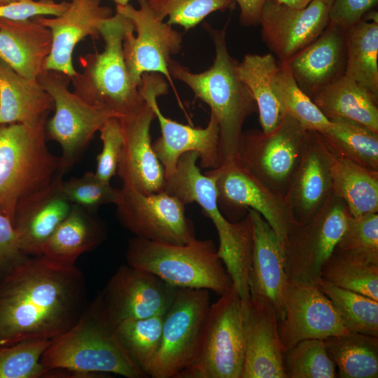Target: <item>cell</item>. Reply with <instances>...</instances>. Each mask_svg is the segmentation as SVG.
<instances>
[{"mask_svg":"<svg viewBox=\"0 0 378 378\" xmlns=\"http://www.w3.org/2000/svg\"><path fill=\"white\" fill-rule=\"evenodd\" d=\"M48 117L33 124H0V214L13 224L22 200L48 186L61 169L48 149Z\"/></svg>","mask_w":378,"mask_h":378,"instance_id":"obj_5","label":"cell"},{"mask_svg":"<svg viewBox=\"0 0 378 378\" xmlns=\"http://www.w3.org/2000/svg\"><path fill=\"white\" fill-rule=\"evenodd\" d=\"M284 307V317L279 320L284 353L304 340H324L350 332L332 302L317 285L288 283Z\"/></svg>","mask_w":378,"mask_h":378,"instance_id":"obj_19","label":"cell"},{"mask_svg":"<svg viewBox=\"0 0 378 378\" xmlns=\"http://www.w3.org/2000/svg\"><path fill=\"white\" fill-rule=\"evenodd\" d=\"M139 90L153 107L160 125L161 136L153 144V148L163 167L165 180L175 172L179 158L188 152L198 154L203 168L211 169L220 165V130L213 115L210 114L204 128L183 125L164 116L157 101L159 96L167 93V83L160 74H144Z\"/></svg>","mask_w":378,"mask_h":378,"instance_id":"obj_14","label":"cell"},{"mask_svg":"<svg viewBox=\"0 0 378 378\" xmlns=\"http://www.w3.org/2000/svg\"><path fill=\"white\" fill-rule=\"evenodd\" d=\"M277 95L285 114L305 129L324 132L331 122L298 85L286 62H280L276 76Z\"/></svg>","mask_w":378,"mask_h":378,"instance_id":"obj_38","label":"cell"},{"mask_svg":"<svg viewBox=\"0 0 378 378\" xmlns=\"http://www.w3.org/2000/svg\"><path fill=\"white\" fill-rule=\"evenodd\" d=\"M164 316L127 320L113 328L128 357L147 376L160 346Z\"/></svg>","mask_w":378,"mask_h":378,"instance_id":"obj_36","label":"cell"},{"mask_svg":"<svg viewBox=\"0 0 378 378\" xmlns=\"http://www.w3.org/2000/svg\"><path fill=\"white\" fill-rule=\"evenodd\" d=\"M331 193L327 144L320 132L308 130L298 167L285 196L297 223L312 218Z\"/></svg>","mask_w":378,"mask_h":378,"instance_id":"obj_23","label":"cell"},{"mask_svg":"<svg viewBox=\"0 0 378 378\" xmlns=\"http://www.w3.org/2000/svg\"><path fill=\"white\" fill-rule=\"evenodd\" d=\"M351 216L344 202L331 193L308 221L297 223L283 241L289 283L316 285Z\"/></svg>","mask_w":378,"mask_h":378,"instance_id":"obj_11","label":"cell"},{"mask_svg":"<svg viewBox=\"0 0 378 378\" xmlns=\"http://www.w3.org/2000/svg\"><path fill=\"white\" fill-rule=\"evenodd\" d=\"M88 304L85 278L76 265L28 257L1 276L0 347L52 340L76 323Z\"/></svg>","mask_w":378,"mask_h":378,"instance_id":"obj_1","label":"cell"},{"mask_svg":"<svg viewBox=\"0 0 378 378\" xmlns=\"http://www.w3.org/2000/svg\"><path fill=\"white\" fill-rule=\"evenodd\" d=\"M215 47L212 66L201 73H192L174 60L169 63L172 78L191 89L196 97L206 103L216 118L220 130L223 160L237 155L243 125L257 112L256 104L246 86L239 78L238 62L228 52L225 27L209 28Z\"/></svg>","mask_w":378,"mask_h":378,"instance_id":"obj_2","label":"cell"},{"mask_svg":"<svg viewBox=\"0 0 378 378\" xmlns=\"http://www.w3.org/2000/svg\"><path fill=\"white\" fill-rule=\"evenodd\" d=\"M316 285L332 302L349 331L378 337V301L322 279Z\"/></svg>","mask_w":378,"mask_h":378,"instance_id":"obj_37","label":"cell"},{"mask_svg":"<svg viewBox=\"0 0 378 378\" xmlns=\"http://www.w3.org/2000/svg\"><path fill=\"white\" fill-rule=\"evenodd\" d=\"M178 289L127 264L118 267L97 296L107 323L114 328L127 320L164 314Z\"/></svg>","mask_w":378,"mask_h":378,"instance_id":"obj_17","label":"cell"},{"mask_svg":"<svg viewBox=\"0 0 378 378\" xmlns=\"http://www.w3.org/2000/svg\"><path fill=\"white\" fill-rule=\"evenodd\" d=\"M61 188L73 204L93 212L102 205L115 204L120 194V188L102 181L92 172H86L80 177L67 181L62 179Z\"/></svg>","mask_w":378,"mask_h":378,"instance_id":"obj_44","label":"cell"},{"mask_svg":"<svg viewBox=\"0 0 378 378\" xmlns=\"http://www.w3.org/2000/svg\"><path fill=\"white\" fill-rule=\"evenodd\" d=\"M209 291L178 288L164 314L160 346L148 377L176 378L193 363L210 307Z\"/></svg>","mask_w":378,"mask_h":378,"instance_id":"obj_13","label":"cell"},{"mask_svg":"<svg viewBox=\"0 0 378 378\" xmlns=\"http://www.w3.org/2000/svg\"><path fill=\"white\" fill-rule=\"evenodd\" d=\"M106 234L105 224L95 212L73 204L43 246L41 255L60 266H75L78 258L100 245Z\"/></svg>","mask_w":378,"mask_h":378,"instance_id":"obj_28","label":"cell"},{"mask_svg":"<svg viewBox=\"0 0 378 378\" xmlns=\"http://www.w3.org/2000/svg\"><path fill=\"white\" fill-rule=\"evenodd\" d=\"M52 340H24L0 347V378L45 377L41 358Z\"/></svg>","mask_w":378,"mask_h":378,"instance_id":"obj_42","label":"cell"},{"mask_svg":"<svg viewBox=\"0 0 378 378\" xmlns=\"http://www.w3.org/2000/svg\"><path fill=\"white\" fill-rule=\"evenodd\" d=\"M345 32L328 23L314 41L284 62L298 85L309 96L344 75Z\"/></svg>","mask_w":378,"mask_h":378,"instance_id":"obj_26","label":"cell"},{"mask_svg":"<svg viewBox=\"0 0 378 378\" xmlns=\"http://www.w3.org/2000/svg\"><path fill=\"white\" fill-rule=\"evenodd\" d=\"M127 264L150 272L182 288L211 290L221 295L232 287L214 242L197 238L185 244L152 241L134 237L128 241Z\"/></svg>","mask_w":378,"mask_h":378,"instance_id":"obj_7","label":"cell"},{"mask_svg":"<svg viewBox=\"0 0 378 378\" xmlns=\"http://www.w3.org/2000/svg\"><path fill=\"white\" fill-rule=\"evenodd\" d=\"M248 212L253 225V247L248 274L250 299L265 301L285 314L284 298L289 283L282 241L258 211Z\"/></svg>","mask_w":378,"mask_h":378,"instance_id":"obj_22","label":"cell"},{"mask_svg":"<svg viewBox=\"0 0 378 378\" xmlns=\"http://www.w3.org/2000/svg\"><path fill=\"white\" fill-rule=\"evenodd\" d=\"M139 8L116 5V13L126 17L133 27L123 40V52L130 78L139 87L145 74H158L173 85L169 73L172 56L181 48L182 35L172 25L160 20L147 0H138Z\"/></svg>","mask_w":378,"mask_h":378,"instance_id":"obj_16","label":"cell"},{"mask_svg":"<svg viewBox=\"0 0 378 378\" xmlns=\"http://www.w3.org/2000/svg\"><path fill=\"white\" fill-rule=\"evenodd\" d=\"M64 174H57L44 189L17 205L13 226L21 251L41 255L43 246L69 214L73 204L61 188Z\"/></svg>","mask_w":378,"mask_h":378,"instance_id":"obj_24","label":"cell"},{"mask_svg":"<svg viewBox=\"0 0 378 378\" xmlns=\"http://www.w3.org/2000/svg\"><path fill=\"white\" fill-rule=\"evenodd\" d=\"M286 378H334L336 366L329 357L323 340L308 339L284 353Z\"/></svg>","mask_w":378,"mask_h":378,"instance_id":"obj_40","label":"cell"},{"mask_svg":"<svg viewBox=\"0 0 378 378\" xmlns=\"http://www.w3.org/2000/svg\"><path fill=\"white\" fill-rule=\"evenodd\" d=\"M344 76L378 100V22L360 20L346 30Z\"/></svg>","mask_w":378,"mask_h":378,"instance_id":"obj_33","label":"cell"},{"mask_svg":"<svg viewBox=\"0 0 378 378\" xmlns=\"http://www.w3.org/2000/svg\"><path fill=\"white\" fill-rule=\"evenodd\" d=\"M279 64L272 53L248 54L237 67L239 78L256 104L262 131L265 133L274 130L285 115L276 91Z\"/></svg>","mask_w":378,"mask_h":378,"instance_id":"obj_32","label":"cell"},{"mask_svg":"<svg viewBox=\"0 0 378 378\" xmlns=\"http://www.w3.org/2000/svg\"><path fill=\"white\" fill-rule=\"evenodd\" d=\"M51 47L50 30L35 18H0V59L20 76L36 80Z\"/></svg>","mask_w":378,"mask_h":378,"instance_id":"obj_27","label":"cell"},{"mask_svg":"<svg viewBox=\"0 0 378 378\" xmlns=\"http://www.w3.org/2000/svg\"><path fill=\"white\" fill-rule=\"evenodd\" d=\"M267 0H234L239 6L241 23L246 27L259 24L262 8Z\"/></svg>","mask_w":378,"mask_h":378,"instance_id":"obj_49","label":"cell"},{"mask_svg":"<svg viewBox=\"0 0 378 378\" xmlns=\"http://www.w3.org/2000/svg\"><path fill=\"white\" fill-rule=\"evenodd\" d=\"M115 205L120 224L136 237L174 244L196 238L186 204L165 190L144 194L122 183Z\"/></svg>","mask_w":378,"mask_h":378,"instance_id":"obj_15","label":"cell"},{"mask_svg":"<svg viewBox=\"0 0 378 378\" xmlns=\"http://www.w3.org/2000/svg\"><path fill=\"white\" fill-rule=\"evenodd\" d=\"M195 151L183 154L175 172L165 180L164 190L178 198L184 204L197 203L213 223L219 246L217 253L228 273L232 286L242 300H250L248 274L251 264L253 234L251 216L230 221L220 211L212 177L202 174L197 164Z\"/></svg>","mask_w":378,"mask_h":378,"instance_id":"obj_3","label":"cell"},{"mask_svg":"<svg viewBox=\"0 0 378 378\" xmlns=\"http://www.w3.org/2000/svg\"><path fill=\"white\" fill-rule=\"evenodd\" d=\"M307 132L285 114L270 132H243L236 156L265 185L285 197L298 167Z\"/></svg>","mask_w":378,"mask_h":378,"instance_id":"obj_12","label":"cell"},{"mask_svg":"<svg viewBox=\"0 0 378 378\" xmlns=\"http://www.w3.org/2000/svg\"><path fill=\"white\" fill-rule=\"evenodd\" d=\"M279 317L270 303L250 299L241 378H286Z\"/></svg>","mask_w":378,"mask_h":378,"instance_id":"obj_25","label":"cell"},{"mask_svg":"<svg viewBox=\"0 0 378 378\" xmlns=\"http://www.w3.org/2000/svg\"><path fill=\"white\" fill-rule=\"evenodd\" d=\"M155 15L167 24H178L186 30L196 27L206 16L216 11L232 8L234 0H147Z\"/></svg>","mask_w":378,"mask_h":378,"instance_id":"obj_43","label":"cell"},{"mask_svg":"<svg viewBox=\"0 0 378 378\" xmlns=\"http://www.w3.org/2000/svg\"><path fill=\"white\" fill-rule=\"evenodd\" d=\"M44 368L64 369L96 377L115 374L126 378H146L128 357L104 316L97 295L76 323L52 340L43 354Z\"/></svg>","mask_w":378,"mask_h":378,"instance_id":"obj_4","label":"cell"},{"mask_svg":"<svg viewBox=\"0 0 378 378\" xmlns=\"http://www.w3.org/2000/svg\"><path fill=\"white\" fill-rule=\"evenodd\" d=\"M332 0H314L296 8L267 0L259 24L264 43L280 62H287L314 41L328 24Z\"/></svg>","mask_w":378,"mask_h":378,"instance_id":"obj_18","label":"cell"},{"mask_svg":"<svg viewBox=\"0 0 378 378\" xmlns=\"http://www.w3.org/2000/svg\"><path fill=\"white\" fill-rule=\"evenodd\" d=\"M279 3L286 4L287 6L296 8H302L307 6L310 2L314 0H275Z\"/></svg>","mask_w":378,"mask_h":378,"instance_id":"obj_50","label":"cell"},{"mask_svg":"<svg viewBox=\"0 0 378 378\" xmlns=\"http://www.w3.org/2000/svg\"><path fill=\"white\" fill-rule=\"evenodd\" d=\"M23 0H0V6L1 5H5V4H9L11 3L18 2Z\"/></svg>","mask_w":378,"mask_h":378,"instance_id":"obj_51","label":"cell"},{"mask_svg":"<svg viewBox=\"0 0 378 378\" xmlns=\"http://www.w3.org/2000/svg\"><path fill=\"white\" fill-rule=\"evenodd\" d=\"M132 27L120 13L108 18L100 29L103 51L80 56L82 71L70 77L73 92L78 97L118 118L134 111L145 102L130 78L124 57L123 40Z\"/></svg>","mask_w":378,"mask_h":378,"instance_id":"obj_6","label":"cell"},{"mask_svg":"<svg viewBox=\"0 0 378 378\" xmlns=\"http://www.w3.org/2000/svg\"><path fill=\"white\" fill-rule=\"evenodd\" d=\"M323 133L327 144L338 154L378 171V133L347 119L330 120Z\"/></svg>","mask_w":378,"mask_h":378,"instance_id":"obj_35","label":"cell"},{"mask_svg":"<svg viewBox=\"0 0 378 378\" xmlns=\"http://www.w3.org/2000/svg\"><path fill=\"white\" fill-rule=\"evenodd\" d=\"M69 2L53 0H23L0 6V18L25 20L36 16H57L66 10Z\"/></svg>","mask_w":378,"mask_h":378,"instance_id":"obj_46","label":"cell"},{"mask_svg":"<svg viewBox=\"0 0 378 378\" xmlns=\"http://www.w3.org/2000/svg\"><path fill=\"white\" fill-rule=\"evenodd\" d=\"M334 251L366 264L378 265V212L350 216Z\"/></svg>","mask_w":378,"mask_h":378,"instance_id":"obj_41","label":"cell"},{"mask_svg":"<svg viewBox=\"0 0 378 378\" xmlns=\"http://www.w3.org/2000/svg\"><path fill=\"white\" fill-rule=\"evenodd\" d=\"M36 80L53 100L55 113L47 120L46 137L59 144L61 169L65 174L81 158L105 121L117 116L87 104L71 92L70 76L63 72L43 70Z\"/></svg>","mask_w":378,"mask_h":378,"instance_id":"obj_9","label":"cell"},{"mask_svg":"<svg viewBox=\"0 0 378 378\" xmlns=\"http://www.w3.org/2000/svg\"><path fill=\"white\" fill-rule=\"evenodd\" d=\"M309 97L329 120H350L378 133V100L344 75Z\"/></svg>","mask_w":378,"mask_h":378,"instance_id":"obj_31","label":"cell"},{"mask_svg":"<svg viewBox=\"0 0 378 378\" xmlns=\"http://www.w3.org/2000/svg\"><path fill=\"white\" fill-rule=\"evenodd\" d=\"M249 301L232 286L210 304L197 355L176 378H241Z\"/></svg>","mask_w":378,"mask_h":378,"instance_id":"obj_8","label":"cell"},{"mask_svg":"<svg viewBox=\"0 0 378 378\" xmlns=\"http://www.w3.org/2000/svg\"><path fill=\"white\" fill-rule=\"evenodd\" d=\"M323 340L337 377H378V337L349 332Z\"/></svg>","mask_w":378,"mask_h":378,"instance_id":"obj_34","label":"cell"},{"mask_svg":"<svg viewBox=\"0 0 378 378\" xmlns=\"http://www.w3.org/2000/svg\"><path fill=\"white\" fill-rule=\"evenodd\" d=\"M327 146L332 194L344 202L353 217L377 213L378 171L342 156Z\"/></svg>","mask_w":378,"mask_h":378,"instance_id":"obj_30","label":"cell"},{"mask_svg":"<svg viewBox=\"0 0 378 378\" xmlns=\"http://www.w3.org/2000/svg\"><path fill=\"white\" fill-rule=\"evenodd\" d=\"M377 4L378 0H332L328 23L346 30L363 20Z\"/></svg>","mask_w":378,"mask_h":378,"instance_id":"obj_47","label":"cell"},{"mask_svg":"<svg viewBox=\"0 0 378 378\" xmlns=\"http://www.w3.org/2000/svg\"><path fill=\"white\" fill-rule=\"evenodd\" d=\"M112 15L111 8L102 6L101 0H71L68 8L59 15L34 17L52 34L51 51L44 61L43 69L74 76L76 71L72 55L76 46L87 36L99 38L103 23Z\"/></svg>","mask_w":378,"mask_h":378,"instance_id":"obj_21","label":"cell"},{"mask_svg":"<svg viewBox=\"0 0 378 378\" xmlns=\"http://www.w3.org/2000/svg\"><path fill=\"white\" fill-rule=\"evenodd\" d=\"M213 178L217 202L232 222L242 219L249 209L258 211L284 241L298 223L284 196L274 192L247 169L237 156L223 160L204 173Z\"/></svg>","mask_w":378,"mask_h":378,"instance_id":"obj_10","label":"cell"},{"mask_svg":"<svg viewBox=\"0 0 378 378\" xmlns=\"http://www.w3.org/2000/svg\"><path fill=\"white\" fill-rule=\"evenodd\" d=\"M321 279L378 301V265L366 264L333 251Z\"/></svg>","mask_w":378,"mask_h":378,"instance_id":"obj_39","label":"cell"},{"mask_svg":"<svg viewBox=\"0 0 378 378\" xmlns=\"http://www.w3.org/2000/svg\"><path fill=\"white\" fill-rule=\"evenodd\" d=\"M113 1L116 4V5L125 6L129 4L130 0H113Z\"/></svg>","mask_w":378,"mask_h":378,"instance_id":"obj_52","label":"cell"},{"mask_svg":"<svg viewBox=\"0 0 378 378\" xmlns=\"http://www.w3.org/2000/svg\"><path fill=\"white\" fill-rule=\"evenodd\" d=\"M102 149L96 158L94 172L98 178L110 183L117 174L118 166L123 146V135L120 119L111 117L106 120L99 130Z\"/></svg>","mask_w":378,"mask_h":378,"instance_id":"obj_45","label":"cell"},{"mask_svg":"<svg viewBox=\"0 0 378 378\" xmlns=\"http://www.w3.org/2000/svg\"><path fill=\"white\" fill-rule=\"evenodd\" d=\"M51 96L35 80L18 74L0 59V124H33L48 117Z\"/></svg>","mask_w":378,"mask_h":378,"instance_id":"obj_29","label":"cell"},{"mask_svg":"<svg viewBox=\"0 0 378 378\" xmlns=\"http://www.w3.org/2000/svg\"><path fill=\"white\" fill-rule=\"evenodd\" d=\"M155 115L144 103L134 111L119 118L123 146L117 174L123 183L144 194L164 190V171L153 148L150 126Z\"/></svg>","mask_w":378,"mask_h":378,"instance_id":"obj_20","label":"cell"},{"mask_svg":"<svg viewBox=\"0 0 378 378\" xmlns=\"http://www.w3.org/2000/svg\"><path fill=\"white\" fill-rule=\"evenodd\" d=\"M28 257L20 248L13 224L8 218L0 214L1 276Z\"/></svg>","mask_w":378,"mask_h":378,"instance_id":"obj_48","label":"cell"}]
</instances>
